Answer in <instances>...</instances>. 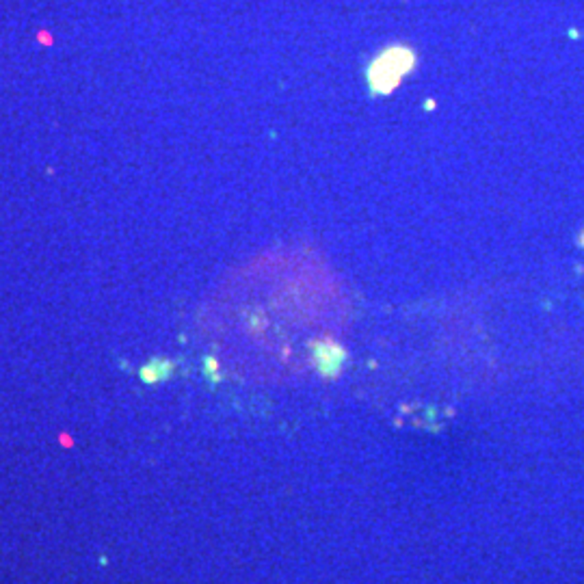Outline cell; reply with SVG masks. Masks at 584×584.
Masks as SVG:
<instances>
[{
	"label": "cell",
	"mask_w": 584,
	"mask_h": 584,
	"mask_svg": "<svg viewBox=\"0 0 584 584\" xmlns=\"http://www.w3.org/2000/svg\"><path fill=\"white\" fill-rule=\"evenodd\" d=\"M413 65V54L407 48H390L381 54L370 68V83L377 91H390L398 85Z\"/></svg>",
	"instance_id": "6da1fadb"
}]
</instances>
